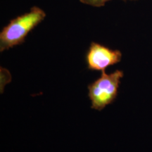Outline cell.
I'll use <instances>...</instances> for the list:
<instances>
[{"label":"cell","instance_id":"6da1fadb","mask_svg":"<svg viewBox=\"0 0 152 152\" xmlns=\"http://www.w3.org/2000/svg\"><path fill=\"white\" fill-rule=\"evenodd\" d=\"M46 14L42 9L33 7L28 12L12 19L0 33V52L24 42L30 32L44 20Z\"/></svg>","mask_w":152,"mask_h":152},{"label":"cell","instance_id":"7a4b0ae2","mask_svg":"<svg viewBox=\"0 0 152 152\" xmlns=\"http://www.w3.org/2000/svg\"><path fill=\"white\" fill-rule=\"evenodd\" d=\"M123 77V72L121 71L110 74L102 71L99 78L88 85V96L92 102V109L101 111L115 99Z\"/></svg>","mask_w":152,"mask_h":152},{"label":"cell","instance_id":"3957f363","mask_svg":"<svg viewBox=\"0 0 152 152\" xmlns=\"http://www.w3.org/2000/svg\"><path fill=\"white\" fill-rule=\"evenodd\" d=\"M122 53L119 50H113L101 44L92 42L86 54L88 69L92 71H105L109 66L121 61Z\"/></svg>","mask_w":152,"mask_h":152},{"label":"cell","instance_id":"277c9868","mask_svg":"<svg viewBox=\"0 0 152 152\" xmlns=\"http://www.w3.org/2000/svg\"><path fill=\"white\" fill-rule=\"evenodd\" d=\"M109 1H112V0H80V1L84 4L92 6V7H103L106 4V2ZM123 1H127V0H123Z\"/></svg>","mask_w":152,"mask_h":152}]
</instances>
